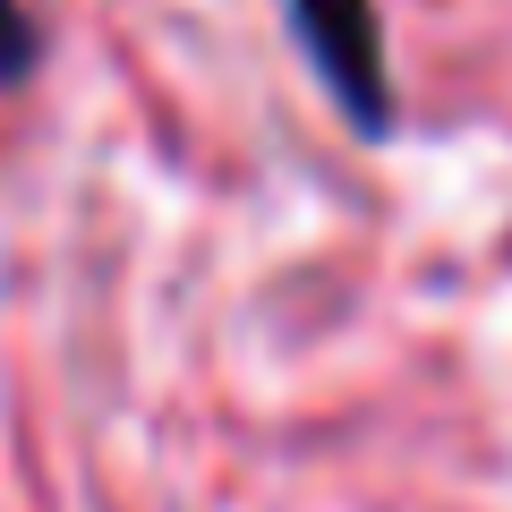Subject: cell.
<instances>
[{
    "label": "cell",
    "instance_id": "6da1fadb",
    "mask_svg": "<svg viewBox=\"0 0 512 512\" xmlns=\"http://www.w3.org/2000/svg\"><path fill=\"white\" fill-rule=\"evenodd\" d=\"M308 43L316 86L333 94L359 137H384L393 128V77H384V35H376V0H282Z\"/></svg>",
    "mask_w": 512,
    "mask_h": 512
},
{
    "label": "cell",
    "instance_id": "7a4b0ae2",
    "mask_svg": "<svg viewBox=\"0 0 512 512\" xmlns=\"http://www.w3.org/2000/svg\"><path fill=\"white\" fill-rule=\"evenodd\" d=\"M35 60H43V35L26 18V0H0V86H26Z\"/></svg>",
    "mask_w": 512,
    "mask_h": 512
}]
</instances>
